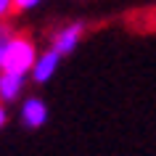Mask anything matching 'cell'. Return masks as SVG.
<instances>
[{
  "label": "cell",
  "mask_w": 156,
  "mask_h": 156,
  "mask_svg": "<svg viewBox=\"0 0 156 156\" xmlns=\"http://www.w3.org/2000/svg\"><path fill=\"white\" fill-rule=\"evenodd\" d=\"M40 56V48L37 42L29 37V34L13 32L8 40V48H5V61H3V72H21L29 74L32 72L34 61Z\"/></svg>",
  "instance_id": "cell-1"
},
{
  "label": "cell",
  "mask_w": 156,
  "mask_h": 156,
  "mask_svg": "<svg viewBox=\"0 0 156 156\" xmlns=\"http://www.w3.org/2000/svg\"><path fill=\"white\" fill-rule=\"evenodd\" d=\"M85 29H87V27H85V21H69V24L58 27L56 32L50 34V45H48V48H53L56 53H61L64 58H69L74 50L82 45Z\"/></svg>",
  "instance_id": "cell-2"
},
{
  "label": "cell",
  "mask_w": 156,
  "mask_h": 156,
  "mask_svg": "<svg viewBox=\"0 0 156 156\" xmlns=\"http://www.w3.org/2000/svg\"><path fill=\"white\" fill-rule=\"evenodd\" d=\"M48 116H50V108L40 95H27V98H21V103H19V122L24 124L27 130H40V127H45L48 124Z\"/></svg>",
  "instance_id": "cell-3"
},
{
  "label": "cell",
  "mask_w": 156,
  "mask_h": 156,
  "mask_svg": "<svg viewBox=\"0 0 156 156\" xmlns=\"http://www.w3.org/2000/svg\"><path fill=\"white\" fill-rule=\"evenodd\" d=\"M61 61H64V56H61V53H56L53 48L40 50V56H37V61H34V66H32V72H29L32 85H48L50 80L58 74Z\"/></svg>",
  "instance_id": "cell-4"
},
{
  "label": "cell",
  "mask_w": 156,
  "mask_h": 156,
  "mask_svg": "<svg viewBox=\"0 0 156 156\" xmlns=\"http://www.w3.org/2000/svg\"><path fill=\"white\" fill-rule=\"evenodd\" d=\"M29 82H32L29 74H21V72H0V103L11 106V103L21 101Z\"/></svg>",
  "instance_id": "cell-5"
},
{
  "label": "cell",
  "mask_w": 156,
  "mask_h": 156,
  "mask_svg": "<svg viewBox=\"0 0 156 156\" xmlns=\"http://www.w3.org/2000/svg\"><path fill=\"white\" fill-rule=\"evenodd\" d=\"M13 34V27L8 21H0V72H3V61H5V48H8V40Z\"/></svg>",
  "instance_id": "cell-6"
},
{
  "label": "cell",
  "mask_w": 156,
  "mask_h": 156,
  "mask_svg": "<svg viewBox=\"0 0 156 156\" xmlns=\"http://www.w3.org/2000/svg\"><path fill=\"white\" fill-rule=\"evenodd\" d=\"M16 13V0H0V21H8Z\"/></svg>",
  "instance_id": "cell-7"
},
{
  "label": "cell",
  "mask_w": 156,
  "mask_h": 156,
  "mask_svg": "<svg viewBox=\"0 0 156 156\" xmlns=\"http://www.w3.org/2000/svg\"><path fill=\"white\" fill-rule=\"evenodd\" d=\"M45 0H16V13H29V11L40 8Z\"/></svg>",
  "instance_id": "cell-8"
},
{
  "label": "cell",
  "mask_w": 156,
  "mask_h": 156,
  "mask_svg": "<svg viewBox=\"0 0 156 156\" xmlns=\"http://www.w3.org/2000/svg\"><path fill=\"white\" fill-rule=\"evenodd\" d=\"M8 124V106L5 103H0V130Z\"/></svg>",
  "instance_id": "cell-9"
}]
</instances>
